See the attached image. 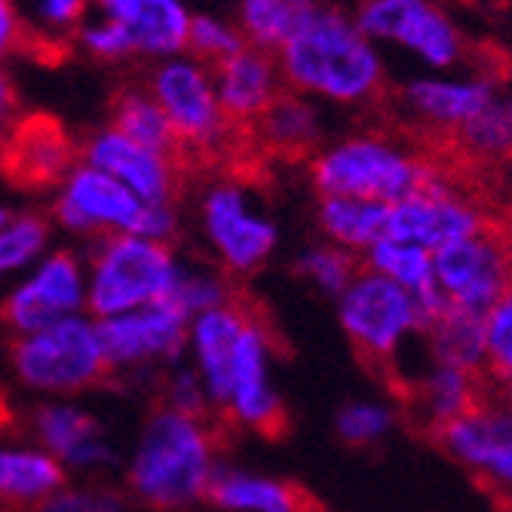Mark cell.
Segmentation results:
<instances>
[{
  "label": "cell",
  "mask_w": 512,
  "mask_h": 512,
  "mask_svg": "<svg viewBox=\"0 0 512 512\" xmlns=\"http://www.w3.org/2000/svg\"><path fill=\"white\" fill-rule=\"evenodd\" d=\"M283 83L301 96L341 105L371 102L384 86V62L356 19L338 7H322L276 53Z\"/></svg>",
  "instance_id": "obj_1"
},
{
  "label": "cell",
  "mask_w": 512,
  "mask_h": 512,
  "mask_svg": "<svg viewBox=\"0 0 512 512\" xmlns=\"http://www.w3.org/2000/svg\"><path fill=\"white\" fill-rule=\"evenodd\" d=\"M234 433L237 427H230L221 414L203 424L157 399L129 470L132 497L154 512H184L194 500H203L215 470L212 454L227 448Z\"/></svg>",
  "instance_id": "obj_2"
},
{
  "label": "cell",
  "mask_w": 512,
  "mask_h": 512,
  "mask_svg": "<svg viewBox=\"0 0 512 512\" xmlns=\"http://www.w3.org/2000/svg\"><path fill=\"white\" fill-rule=\"evenodd\" d=\"M310 178L322 197L396 206L427 188L430 169L421 154H405L381 135H359L322 151Z\"/></svg>",
  "instance_id": "obj_3"
},
{
  "label": "cell",
  "mask_w": 512,
  "mask_h": 512,
  "mask_svg": "<svg viewBox=\"0 0 512 512\" xmlns=\"http://www.w3.org/2000/svg\"><path fill=\"white\" fill-rule=\"evenodd\" d=\"M341 322L359 365L402 405L411 381L396 368L393 350L399 335L414 325V298L390 276L365 270L344 292Z\"/></svg>",
  "instance_id": "obj_4"
},
{
  "label": "cell",
  "mask_w": 512,
  "mask_h": 512,
  "mask_svg": "<svg viewBox=\"0 0 512 512\" xmlns=\"http://www.w3.org/2000/svg\"><path fill=\"white\" fill-rule=\"evenodd\" d=\"M16 375L37 390L80 393L114 387V365L105 359L96 329L83 319H59L37 335L10 338Z\"/></svg>",
  "instance_id": "obj_5"
},
{
  "label": "cell",
  "mask_w": 512,
  "mask_h": 512,
  "mask_svg": "<svg viewBox=\"0 0 512 512\" xmlns=\"http://www.w3.org/2000/svg\"><path fill=\"white\" fill-rule=\"evenodd\" d=\"M175 283L178 276L166 243L132 234H108L96 255L89 310L92 316L111 319L132 307H148L169 298Z\"/></svg>",
  "instance_id": "obj_6"
},
{
  "label": "cell",
  "mask_w": 512,
  "mask_h": 512,
  "mask_svg": "<svg viewBox=\"0 0 512 512\" xmlns=\"http://www.w3.org/2000/svg\"><path fill=\"white\" fill-rule=\"evenodd\" d=\"M353 19L371 43H393L436 71L467 53L460 28L436 0H359Z\"/></svg>",
  "instance_id": "obj_7"
},
{
  "label": "cell",
  "mask_w": 512,
  "mask_h": 512,
  "mask_svg": "<svg viewBox=\"0 0 512 512\" xmlns=\"http://www.w3.org/2000/svg\"><path fill=\"white\" fill-rule=\"evenodd\" d=\"M430 261L436 286L448 301L476 313H488L506 283V270L512 261V230L497 218H485L476 234L436 249Z\"/></svg>",
  "instance_id": "obj_8"
},
{
  "label": "cell",
  "mask_w": 512,
  "mask_h": 512,
  "mask_svg": "<svg viewBox=\"0 0 512 512\" xmlns=\"http://www.w3.org/2000/svg\"><path fill=\"white\" fill-rule=\"evenodd\" d=\"M427 442L467 467L494 512H512V408L488 405L439 427Z\"/></svg>",
  "instance_id": "obj_9"
},
{
  "label": "cell",
  "mask_w": 512,
  "mask_h": 512,
  "mask_svg": "<svg viewBox=\"0 0 512 512\" xmlns=\"http://www.w3.org/2000/svg\"><path fill=\"white\" fill-rule=\"evenodd\" d=\"M74 142L50 114H28L0 132V175L19 191H50L74 169Z\"/></svg>",
  "instance_id": "obj_10"
},
{
  "label": "cell",
  "mask_w": 512,
  "mask_h": 512,
  "mask_svg": "<svg viewBox=\"0 0 512 512\" xmlns=\"http://www.w3.org/2000/svg\"><path fill=\"white\" fill-rule=\"evenodd\" d=\"M83 157L86 166L108 172L148 206H169V200L181 197L184 181H188L175 163L129 142L117 129L92 135L83 148Z\"/></svg>",
  "instance_id": "obj_11"
},
{
  "label": "cell",
  "mask_w": 512,
  "mask_h": 512,
  "mask_svg": "<svg viewBox=\"0 0 512 512\" xmlns=\"http://www.w3.org/2000/svg\"><path fill=\"white\" fill-rule=\"evenodd\" d=\"M482 215L457 203L442 184L430 175L427 188L396 206H390V224H387V243L399 246H417L436 252L454 240H463L476 234L482 227Z\"/></svg>",
  "instance_id": "obj_12"
},
{
  "label": "cell",
  "mask_w": 512,
  "mask_h": 512,
  "mask_svg": "<svg viewBox=\"0 0 512 512\" xmlns=\"http://www.w3.org/2000/svg\"><path fill=\"white\" fill-rule=\"evenodd\" d=\"M188 316L191 313L169 295L138 313L102 319L96 325V338L114 368L145 356H178L188 332Z\"/></svg>",
  "instance_id": "obj_13"
},
{
  "label": "cell",
  "mask_w": 512,
  "mask_h": 512,
  "mask_svg": "<svg viewBox=\"0 0 512 512\" xmlns=\"http://www.w3.org/2000/svg\"><path fill=\"white\" fill-rule=\"evenodd\" d=\"M83 301L80 289V267L71 252H56L40 267V273L16 289L0 304V325L19 335H37L50 329L53 322L65 319V313L77 310Z\"/></svg>",
  "instance_id": "obj_14"
},
{
  "label": "cell",
  "mask_w": 512,
  "mask_h": 512,
  "mask_svg": "<svg viewBox=\"0 0 512 512\" xmlns=\"http://www.w3.org/2000/svg\"><path fill=\"white\" fill-rule=\"evenodd\" d=\"M142 209L145 203L126 184L92 166L74 169L68 175L65 194L56 200V218L77 234H96L105 227H120L129 234Z\"/></svg>",
  "instance_id": "obj_15"
},
{
  "label": "cell",
  "mask_w": 512,
  "mask_h": 512,
  "mask_svg": "<svg viewBox=\"0 0 512 512\" xmlns=\"http://www.w3.org/2000/svg\"><path fill=\"white\" fill-rule=\"evenodd\" d=\"M206 230L221 252L230 273H252L270 255L276 243V230L267 221H258L246 212L243 194L237 184H218L203 203Z\"/></svg>",
  "instance_id": "obj_16"
},
{
  "label": "cell",
  "mask_w": 512,
  "mask_h": 512,
  "mask_svg": "<svg viewBox=\"0 0 512 512\" xmlns=\"http://www.w3.org/2000/svg\"><path fill=\"white\" fill-rule=\"evenodd\" d=\"M230 417H234V424H246L267 442H283L292 433V417L286 405L264 384V341L255 325L249 322L234 353V399H230Z\"/></svg>",
  "instance_id": "obj_17"
},
{
  "label": "cell",
  "mask_w": 512,
  "mask_h": 512,
  "mask_svg": "<svg viewBox=\"0 0 512 512\" xmlns=\"http://www.w3.org/2000/svg\"><path fill=\"white\" fill-rule=\"evenodd\" d=\"M402 99L433 129V135H451L500 102L491 77H417L405 86Z\"/></svg>",
  "instance_id": "obj_18"
},
{
  "label": "cell",
  "mask_w": 512,
  "mask_h": 512,
  "mask_svg": "<svg viewBox=\"0 0 512 512\" xmlns=\"http://www.w3.org/2000/svg\"><path fill=\"white\" fill-rule=\"evenodd\" d=\"M215 68L218 108L237 126H249L255 117H261L264 108L286 89L276 56L258 50V46H246V50H240L237 56H230Z\"/></svg>",
  "instance_id": "obj_19"
},
{
  "label": "cell",
  "mask_w": 512,
  "mask_h": 512,
  "mask_svg": "<svg viewBox=\"0 0 512 512\" xmlns=\"http://www.w3.org/2000/svg\"><path fill=\"white\" fill-rule=\"evenodd\" d=\"M108 22H117L132 43V53L175 56L188 46L191 13L181 0H96Z\"/></svg>",
  "instance_id": "obj_20"
},
{
  "label": "cell",
  "mask_w": 512,
  "mask_h": 512,
  "mask_svg": "<svg viewBox=\"0 0 512 512\" xmlns=\"http://www.w3.org/2000/svg\"><path fill=\"white\" fill-rule=\"evenodd\" d=\"M203 500L221 509L246 512H329L316 494H310L298 482L258 479L234 470H212Z\"/></svg>",
  "instance_id": "obj_21"
},
{
  "label": "cell",
  "mask_w": 512,
  "mask_h": 512,
  "mask_svg": "<svg viewBox=\"0 0 512 512\" xmlns=\"http://www.w3.org/2000/svg\"><path fill=\"white\" fill-rule=\"evenodd\" d=\"M246 129L258 151L279 160H301L319 145L316 108L289 86Z\"/></svg>",
  "instance_id": "obj_22"
},
{
  "label": "cell",
  "mask_w": 512,
  "mask_h": 512,
  "mask_svg": "<svg viewBox=\"0 0 512 512\" xmlns=\"http://www.w3.org/2000/svg\"><path fill=\"white\" fill-rule=\"evenodd\" d=\"M243 332L246 319L234 304L206 310L194 325V344L209 378V393L218 405V414L230 427H237L234 417H230V399H234V353Z\"/></svg>",
  "instance_id": "obj_23"
},
{
  "label": "cell",
  "mask_w": 512,
  "mask_h": 512,
  "mask_svg": "<svg viewBox=\"0 0 512 512\" xmlns=\"http://www.w3.org/2000/svg\"><path fill=\"white\" fill-rule=\"evenodd\" d=\"M111 129L126 135L129 142H135V145H142V148L166 157L169 163H175L184 172V178H188L178 135L172 129L169 117L163 114V108L154 102V96H148V92L123 89L120 96L111 102Z\"/></svg>",
  "instance_id": "obj_24"
},
{
  "label": "cell",
  "mask_w": 512,
  "mask_h": 512,
  "mask_svg": "<svg viewBox=\"0 0 512 512\" xmlns=\"http://www.w3.org/2000/svg\"><path fill=\"white\" fill-rule=\"evenodd\" d=\"M65 470L50 454L0 451V503L7 512H25L28 506L59 494Z\"/></svg>",
  "instance_id": "obj_25"
},
{
  "label": "cell",
  "mask_w": 512,
  "mask_h": 512,
  "mask_svg": "<svg viewBox=\"0 0 512 512\" xmlns=\"http://www.w3.org/2000/svg\"><path fill=\"white\" fill-rule=\"evenodd\" d=\"M316 10L319 0H243L240 34L249 46L276 56Z\"/></svg>",
  "instance_id": "obj_26"
},
{
  "label": "cell",
  "mask_w": 512,
  "mask_h": 512,
  "mask_svg": "<svg viewBox=\"0 0 512 512\" xmlns=\"http://www.w3.org/2000/svg\"><path fill=\"white\" fill-rule=\"evenodd\" d=\"M482 371L494 390V402L512 408V261H509L500 295L485 313Z\"/></svg>",
  "instance_id": "obj_27"
},
{
  "label": "cell",
  "mask_w": 512,
  "mask_h": 512,
  "mask_svg": "<svg viewBox=\"0 0 512 512\" xmlns=\"http://www.w3.org/2000/svg\"><path fill=\"white\" fill-rule=\"evenodd\" d=\"M319 224L332 240L344 246H378L387 240L390 206L365 203V200H344V197H322L319 203Z\"/></svg>",
  "instance_id": "obj_28"
},
{
  "label": "cell",
  "mask_w": 512,
  "mask_h": 512,
  "mask_svg": "<svg viewBox=\"0 0 512 512\" xmlns=\"http://www.w3.org/2000/svg\"><path fill=\"white\" fill-rule=\"evenodd\" d=\"M34 427H37V439L46 448L56 457H68V460H74L99 436V424L89 414L71 408H37Z\"/></svg>",
  "instance_id": "obj_29"
},
{
  "label": "cell",
  "mask_w": 512,
  "mask_h": 512,
  "mask_svg": "<svg viewBox=\"0 0 512 512\" xmlns=\"http://www.w3.org/2000/svg\"><path fill=\"white\" fill-rule=\"evenodd\" d=\"M295 270L301 276H310L325 292H347L365 273V261L344 249H316L307 258H301Z\"/></svg>",
  "instance_id": "obj_30"
},
{
  "label": "cell",
  "mask_w": 512,
  "mask_h": 512,
  "mask_svg": "<svg viewBox=\"0 0 512 512\" xmlns=\"http://www.w3.org/2000/svg\"><path fill=\"white\" fill-rule=\"evenodd\" d=\"M246 37L240 34V28H230L212 16H191V28H188V50L212 65L227 62L230 56H237L240 50H246Z\"/></svg>",
  "instance_id": "obj_31"
},
{
  "label": "cell",
  "mask_w": 512,
  "mask_h": 512,
  "mask_svg": "<svg viewBox=\"0 0 512 512\" xmlns=\"http://www.w3.org/2000/svg\"><path fill=\"white\" fill-rule=\"evenodd\" d=\"M46 243V221L25 215L7 230H0V273L31 261Z\"/></svg>",
  "instance_id": "obj_32"
},
{
  "label": "cell",
  "mask_w": 512,
  "mask_h": 512,
  "mask_svg": "<svg viewBox=\"0 0 512 512\" xmlns=\"http://www.w3.org/2000/svg\"><path fill=\"white\" fill-rule=\"evenodd\" d=\"M387 427H390V414L381 408L347 405L338 414V436L350 448H368L371 442H378L384 436Z\"/></svg>",
  "instance_id": "obj_33"
},
{
  "label": "cell",
  "mask_w": 512,
  "mask_h": 512,
  "mask_svg": "<svg viewBox=\"0 0 512 512\" xmlns=\"http://www.w3.org/2000/svg\"><path fill=\"white\" fill-rule=\"evenodd\" d=\"M83 46L89 53H96L99 59H123L132 53L129 34L117 22H102V25H89L83 28Z\"/></svg>",
  "instance_id": "obj_34"
},
{
  "label": "cell",
  "mask_w": 512,
  "mask_h": 512,
  "mask_svg": "<svg viewBox=\"0 0 512 512\" xmlns=\"http://www.w3.org/2000/svg\"><path fill=\"white\" fill-rule=\"evenodd\" d=\"M22 40V25L10 0H0V59H7Z\"/></svg>",
  "instance_id": "obj_35"
},
{
  "label": "cell",
  "mask_w": 512,
  "mask_h": 512,
  "mask_svg": "<svg viewBox=\"0 0 512 512\" xmlns=\"http://www.w3.org/2000/svg\"><path fill=\"white\" fill-rule=\"evenodd\" d=\"M86 0H40V16L50 25H71L80 19Z\"/></svg>",
  "instance_id": "obj_36"
},
{
  "label": "cell",
  "mask_w": 512,
  "mask_h": 512,
  "mask_svg": "<svg viewBox=\"0 0 512 512\" xmlns=\"http://www.w3.org/2000/svg\"><path fill=\"white\" fill-rule=\"evenodd\" d=\"M19 111V92L7 74H0V132H4Z\"/></svg>",
  "instance_id": "obj_37"
},
{
  "label": "cell",
  "mask_w": 512,
  "mask_h": 512,
  "mask_svg": "<svg viewBox=\"0 0 512 512\" xmlns=\"http://www.w3.org/2000/svg\"><path fill=\"white\" fill-rule=\"evenodd\" d=\"M506 123H509V163H512V96L506 99Z\"/></svg>",
  "instance_id": "obj_38"
},
{
  "label": "cell",
  "mask_w": 512,
  "mask_h": 512,
  "mask_svg": "<svg viewBox=\"0 0 512 512\" xmlns=\"http://www.w3.org/2000/svg\"><path fill=\"white\" fill-rule=\"evenodd\" d=\"M7 218H10V212H4V209H0V227L7 224Z\"/></svg>",
  "instance_id": "obj_39"
}]
</instances>
